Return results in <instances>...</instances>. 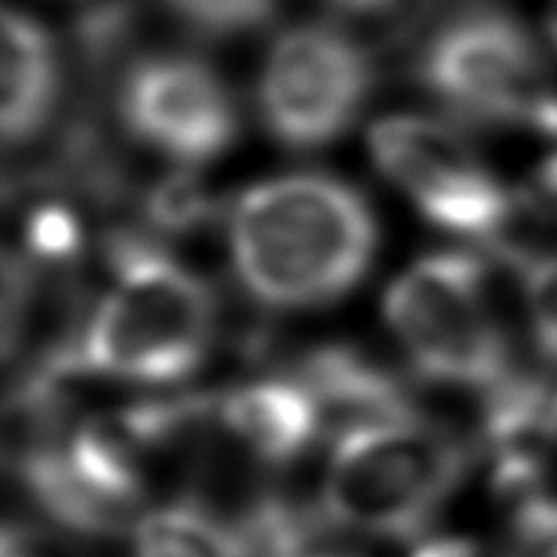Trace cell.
<instances>
[{
  "mask_svg": "<svg viewBox=\"0 0 557 557\" xmlns=\"http://www.w3.org/2000/svg\"><path fill=\"white\" fill-rule=\"evenodd\" d=\"M231 258L270 306H318L351 288L375 252V219L354 186L294 174L255 186L231 216Z\"/></svg>",
  "mask_w": 557,
  "mask_h": 557,
  "instance_id": "1",
  "label": "cell"
},
{
  "mask_svg": "<svg viewBox=\"0 0 557 557\" xmlns=\"http://www.w3.org/2000/svg\"><path fill=\"white\" fill-rule=\"evenodd\" d=\"M114 285L75 345L66 369L169 384L205 360L213 339L210 288L133 234L109 243Z\"/></svg>",
  "mask_w": 557,
  "mask_h": 557,
  "instance_id": "2",
  "label": "cell"
},
{
  "mask_svg": "<svg viewBox=\"0 0 557 557\" xmlns=\"http://www.w3.org/2000/svg\"><path fill=\"white\" fill-rule=\"evenodd\" d=\"M465 449L423 420L345 432L324 480V509L354 531L411 540L432 524L465 471Z\"/></svg>",
  "mask_w": 557,
  "mask_h": 557,
  "instance_id": "3",
  "label": "cell"
},
{
  "mask_svg": "<svg viewBox=\"0 0 557 557\" xmlns=\"http://www.w3.org/2000/svg\"><path fill=\"white\" fill-rule=\"evenodd\" d=\"M387 321L423 375L461 387L507 381L504 336L471 255H429L401 273L387 294Z\"/></svg>",
  "mask_w": 557,
  "mask_h": 557,
  "instance_id": "4",
  "label": "cell"
},
{
  "mask_svg": "<svg viewBox=\"0 0 557 557\" xmlns=\"http://www.w3.org/2000/svg\"><path fill=\"white\" fill-rule=\"evenodd\" d=\"M420 78L471 121L524 123L557 135L548 66L519 22L497 10L459 15L429 42Z\"/></svg>",
  "mask_w": 557,
  "mask_h": 557,
  "instance_id": "5",
  "label": "cell"
},
{
  "mask_svg": "<svg viewBox=\"0 0 557 557\" xmlns=\"http://www.w3.org/2000/svg\"><path fill=\"white\" fill-rule=\"evenodd\" d=\"M372 66L363 49L330 25H300L267 54L258 106L282 145L321 147L339 138L363 109Z\"/></svg>",
  "mask_w": 557,
  "mask_h": 557,
  "instance_id": "6",
  "label": "cell"
},
{
  "mask_svg": "<svg viewBox=\"0 0 557 557\" xmlns=\"http://www.w3.org/2000/svg\"><path fill=\"white\" fill-rule=\"evenodd\" d=\"M377 169L435 225L492 237L507 225L512 198L453 126L420 114H396L369 135Z\"/></svg>",
  "mask_w": 557,
  "mask_h": 557,
  "instance_id": "7",
  "label": "cell"
},
{
  "mask_svg": "<svg viewBox=\"0 0 557 557\" xmlns=\"http://www.w3.org/2000/svg\"><path fill=\"white\" fill-rule=\"evenodd\" d=\"M123 126L159 153L205 162L237 133V109L219 75L186 54L135 63L121 85Z\"/></svg>",
  "mask_w": 557,
  "mask_h": 557,
  "instance_id": "8",
  "label": "cell"
},
{
  "mask_svg": "<svg viewBox=\"0 0 557 557\" xmlns=\"http://www.w3.org/2000/svg\"><path fill=\"white\" fill-rule=\"evenodd\" d=\"M0 123L7 145L27 141L46 126L58 97V54L49 34L25 13L3 15Z\"/></svg>",
  "mask_w": 557,
  "mask_h": 557,
  "instance_id": "9",
  "label": "cell"
},
{
  "mask_svg": "<svg viewBox=\"0 0 557 557\" xmlns=\"http://www.w3.org/2000/svg\"><path fill=\"white\" fill-rule=\"evenodd\" d=\"M222 420L258 459L273 465L297 459L324 423L312 393L304 384L285 381H264L228 393L222 401Z\"/></svg>",
  "mask_w": 557,
  "mask_h": 557,
  "instance_id": "10",
  "label": "cell"
},
{
  "mask_svg": "<svg viewBox=\"0 0 557 557\" xmlns=\"http://www.w3.org/2000/svg\"><path fill=\"white\" fill-rule=\"evenodd\" d=\"M300 384L312 393L321 420L339 423L345 432L411 417L399 384L377 366L366 363L360 354L345 348L315 354L304 366Z\"/></svg>",
  "mask_w": 557,
  "mask_h": 557,
  "instance_id": "11",
  "label": "cell"
},
{
  "mask_svg": "<svg viewBox=\"0 0 557 557\" xmlns=\"http://www.w3.org/2000/svg\"><path fill=\"white\" fill-rule=\"evenodd\" d=\"M135 557H249V548L240 524H225L195 504H174L138 521Z\"/></svg>",
  "mask_w": 557,
  "mask_h": 557,
  "instance_id": "12",
  "label": "cell"
},
{
  "mask_svg": "<svg viewBox=\"0 0 557 557\" xmlns=\"http://www.w3.org/2000/svg\"><path fill=\"white\" fill-rule=\"evenodd\" d=\"M169 7L195 30L225 37L264 25L276 0H169Z\"/></svg>",
  "mask_w": 557,
  "mask_h": 557,
  "instance_id": "13",
  "label": "cell"
},
{
  "mask_svg": "<svg viewBox=\"0 0 557 557\" xmlns=\"http://www.w3.org/2000/svg\"><path fill=\"white\" fill-rule=\"evenodd\" d=\"M213 210L210 195L189 174H174L147 195V216L165 231H193Z\"/></svg>",
  "mask_w": 557,
  "mask_h": 557,
  "instance_id": "14",
  "label": "cell"
},
{
  "mask_svg": "<svg viewBox=\"0 0 557 557\" xmlns=\"http://www.w3.org/2000/svg\"><path fill=\"white\" fill-rule=\"evenodd\" d=\"M552 231L557 234V153L536 169L531 183L512 198V213L495 237L504 240L519 231Z\"/></svg>",
  "mask_w": 557,
  "mask_h": 557,
  "instance_id": "15",
  "label": "cell"
},
{
  "mask_svg": "<svg viewBox=\"0 0 557 557\" xmlns=\"http://www.w3.org/2000/svg\"><path fill=\"white\" fill-rule=\"evenodd\" d=\"M519 512L512 521V555L557 557V497L521 495Z\"/></svg>",
  "mask_w": 557,
  "mask_h": 557,
  "instance_id": "16",
  "label": "cell"
},
{
  "mask_svg": "<svg viewBox=\"0 0 557 557\" xmlns=\"http://www.w3.org/2000/svg\"><path fill=\"white\" fill-rule=\"evenodd\" d=\"M528 309L540 351L557 360V255H543L528 267Z\"/></svg>",
  "mask_w": 557,
  "mask_h": 557,
  "instance_id": "17",
  "label": "cell"
},
{
  "mask_svg": "<svg viewBox=\"0 0 557 557\" xmlns=\"http://www.w3.org/2000/svg\"><path fill=\"white\" fill-rule=\"evenodd\" d=\"M25 240L42 261H70L78 249V222L66 207L42 205L27 219Z\"/></svg>",
  "mask_w": 557,
  "mask_h": 557,
  "instance_id": "18",
  "label": "cell"
},
{
  "mask_svg": "<svg viewBox=\"0 0 557 557\" xmlns=\"http://www.w3.org/2000/svg\"><path fill=\"white\" fill-rule=\"evenodd\" d=\"M413 557H480L476 548L465 540H435V543L423 545Z\"/></svg>",
  "mask_w": 557,
  "mask_h": 557,
  "instance_id": "19",
  "label": "cell"
},
{
  "mask_svg": "<svg viewBox=\"0 0 557 557\" xmlns=\"http://www.w3.org/2000/svg\"><path fill=\"white\" fill-rule=\"evenodd\" d=\"M327 3L345 13H375V10H384L389 0H327Z\"/></svg>",
  "mask_w": 557,
  "mask_h": 557,
  "instance_id": "20",
  "label": "cell"
},
{
  "mask_svg": "<svg viewBox=\"0 0 557 557\" xmlns=\"http://www.w3.org/2000/svg\"><path fill=\"white\" fill-rule=\"evenodd\" d=\"M545 27H548V37L557 46V0H552V7H548V15H545Z\"/></svg>",
  "mask_w": 557,
  "mask_h": 557,
  "instance_id": "21",
  "label": "cell"
},
{
  "mask_svg": "<svg viewBox=\"0 0 557 557\" xmlns=\"http://www.w3.org/2000/svg\"><path fill=\"white\" fill-rule=\"evenodd\" d=\"M3 557H25V555H15L13 545H7V552H3Z\"/></svg>",
  "mask_w": 557,
  "mask_h": 557,
  "instance_id": "22",
  "label": "cell"
}]
</instances>
